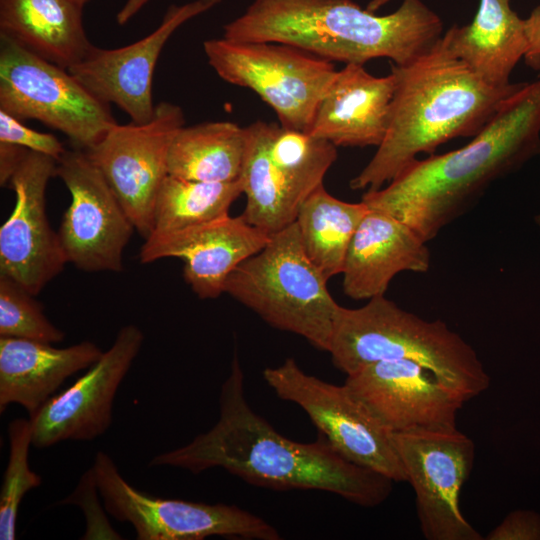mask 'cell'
Returning a JSON list of instances; mask_svg holds the SVG:
<instances>
[{
    "instance_id": "obj_30",
    "label": "cell",
    "mask_w": 540,
    "mask_h": 540,
    "mask_svg": "<svg viewBox=\"0 0 540 540\" xmlns=\"http://www.w3.org/2000/svg\"><path fill=\"white\" fill-rule=\"evenodd\" d=\"M0 142L14 144L47 155L57 161L67 150L55 135L31 129L21 120L1 109Z\"/></svg>"
},
{
    "instance_id": "obj_17",
    "label": "cell",
    "mask_w": 540,
    "mask_h": 540,
    "mask_svg": "<svg viewBox=\"0 0 540 540\" xmlns=\"http://www.w3.org/2000/svg\"><path fill=\"white\" fill-rule=\"evenodd\" d=\"M350 392L392 433L450 430L465 401L429 369L384 360L347 375Z\"/></svg>"
},
{
    "instance_id": "obj_19",
    "label": "cell",
    "mask_w": 540,
    "mask_h": 540,
    "mask_svg": "<svg viewBox=\"0 0 540 540\" xmlns=\"http://www.w3.org/2000/svg\"><path fill=\"white\" fill-rule=\"evenodd\" d=\"M270 236L242 215L228 214L182 230L149 235L139 251V260L183 259L186 283L199 298L212 299L225 293L229 275L260 251Z\"/></svg>"
},
{
    "instance_id": "obj_6",
    "label": "cell",
    "mask_w": 540,
    "mask_h": 540,
    "mask_svg": "<svg viewBox=\"0 0 540 540\" xmlns=\"http://www.w3.org/2000/svg\"><path fill=\"white\" fill-rule=\"evenodd\" d=\"M225 293L272 327L328 351L340 305L306 255L295 221L272 234L260 251L234 269Z\"/></svg>"
},
{
    "instance_id": "obj_7",
    "label": "cell",
    "mask_w": 540,
    "mask_h": 540,
    "mask_svg": "<svg viewBox=\"0 0 540 540\" xmlns=\"http://www.w3.org/2000/svg\"><path fill=\"white\" fill-rule=\"evenodd\" d=\"M241 181L246 206L241 214L272 235L297 217L337 158L336 146L309 132L257 121L246 127Z\"/></svg>"
},
{
    "instance_id": "obj_36",
    "label": "cell",
    "mask_w": 540,
    "mask_h": 540,
    "mask_svg": "<svg viewBox=\"0 0 540 540\" xmlns=\"http://www.w3.org/2000/svg\"><path fill=\"white\" fill-rule=\"evenodd\" d=\"M74 3H76L77 5H79L80 7H84V5L89 1V0H72Z\"/></svg>"
},
{
    "instance_id": "obj_20",
    "label": "cell",
    "mask_w": 540,
    "mask_h": 540,
    "mask_svg": "<svg viewBox=\"0 0 540 540\" xmlns=\"http://www.w3.org/2000/svg\"><path fill=\"white\" fill-rule=\"evenodd\" d=\"M396 77H376L363 65L345 64L322 98L309 133L337 146L378 147L391 117Z\"/></svg>"
},
{
    "instance_id": "obj_31",
    "label": "cell",
    "mask_w": 540,
    "mask_h": 540,
    "mask_svg": "<svg viewBox=\"0 0 540 540\" xmlns=\"http://www.w3.org/2000/svg\"><path fill=\"white\" fill-rule=\"evenodd\" d=\"M483 539L540 540V514L527 510L510 512Z\"/></svg>"
},
{
    "instance_id": "obj_3",
    "label": "cell",
    "mask_w": 540,
    "mask_h": 540,
    "mask_svg": "<svg viewBox=\"0 0 540 540\" xmlns=\"http://www.w3.org/2000/svg\"><path fill=\"white\" fill-rule=\"evenodd\" d=\"M396 90L386 136L350 181L353 190H377L403 172L421 153L457 137H474L502 103L525 83L490 86L456 58L442 37L417 60L391 65Z\"/></svg>"
},
{
    "instance_id": "obj_25",
    "label": "cell",
    "mask_w": 540,
    "mask_h": 540,
    "mask_svg": "<svg viewBox=\"0 0 540 540\" xmlns=\"http://www.w3.org/2000/svg\"><path fill=\"white\" fill-rule=\"evenodd\" d=\"M247 148L246 127L229 121L183 126L168 153L169 175L201 182L240 179Z\"/></svg>"
},
{
    "instance_id": "obj_34",
    "label": "cell",
    "mask_w": 540,
    "mask_h": 540,
    "mask_svg": "<svg viewBox=\"0 0 540 540\" xmlns=\"http://www.w3.org/2000/svg\"><path fill=\"white\" fill-rule=\"evenodd\" d=\"M149 0H127L116 15L119 25H124L132 19Z\"/></svg>"
},
{
    "instance_id": "obj_24",
    "label": "cell",
    "mask_w": 540,
    "mask_h": 540,
    "mask_svg": "<svg viewBox=\"0 0 540 540\" xmlns=\"http://www.w3.org/2000/svg\"><path fill=\"white\" fill-rule=\"evenodd\" d=\"M82 9L72 0H0V33L68 70L95 47Z\"/></svg>"
},
{
    "instance_id": "obj_23",
    "label": "cell",
    "mask_w": 540,
    "mask_h": 540,
    "mask_svg": "<svg viewBox=\"0 0 540 540\" xmlns=\"http://www.w3.org/2000/svg\"><path fill=\"white\" fill-rule=\"evenodd\" d=\"M442 40L447 49L490 86L511 84L510 76L528 51L524 19L510 0H480L468 25L452 26Z\"/></svg>"
},
{
    "instance_id": "obj_21",
    "label": "cell",
    "mask_w": 540,
    "mask_h": 540,
    "mask_svg": "<svg viewBox=\"0 0 540 540\" xmlns=\"http://www.w3.org/2000/svg\"><path fill=\"white\" fill-rule=\"evenodd\" d=\"M426 243L404 222L369 208L346 253L344 293L356 300L371 299L384 295L400 272H427L430 251Z\"/></svg>"
},
{
    "instance_id": "obj_32",
    "label": "cell",
    "mask_w": 540,
    "mask_h": 540,
    "mask_svg": "<svg viewBox=\"0 0 540 540\" xmlns=\"http://www.w3.org/2000/svg\"><path fill=\"white\" fill-rule=\"evenodd\" d=\"M528 40V51L524 56L526 63L533 69H540V5L524 19Z\"/></svg>"
},
{
    "instance_id": "obj_37",
    "label": "cell",
    "mask_w": 540,
    "mask_h": 540,
    "mask_svg": "<svg viewBox=\"0 0 540 540\" xmlns=\"http://www.w3.org/2000/svg\"><path fill=\"white\" fill-rule=\"evenodd\" d=\"M535 222L540 227V213L535 217Z\"/></svg>"
},
{
    "instance_id": "obj_35",
    "label": "cell",
    "mask_w": 540,
    "mask_h": 540,
    "mask_svg": "<svg viewBox=\"0 0 540 540\" xmlns=\"http://www.w3.org/2000/svg\"><path fill=\"white\" fill-rule=\"evenodd\" d=\"M390 0H372L366 9H368L369 11H372V12H375L376 10H378L379 8H381L383 5H385L387 2H389Z\"/></svg>"
},
{
    "instance_id": "obj_14",
    "label": "cell",
    "mask_w": 540,
    "mask_h": 540,
    "mask_svg": "<svg viewBox=\"0 0 540 540\" xmlns=\"http://www.w3.org/2000/svg\"><path fill=\"white\" fill-rule=\"evenodd\" d=\"M71 195L57 231L67 263L85 272H120L123 253L136 230L86 151L67 149L57 161Z\"/></svg>"
},
{
    "instance_id": "obj_10",
    "label": "cell",
    "mask_w": 540,
    "mask_h": 540,
    "mask_svg": "<svg viewBox=\"0 0 540 540\" xmlns=\"http://www.w3.org/2000/svg\"><path fill=\"white\" fill-rule=\"evenodd\" d=\"M106 511L130 523L138 540H203L210 536L279 540L278 530L236 505L208 504L152 496L137 490L106 453L91 468Z\"/></svg>"
},
{
    "instance_id": "obj_2",
    "label": "cell",
    "mask_w": 540,
    "mask_h": 540,
    "mask_svg": "<svg viewBox=\"0 0 540 540\" xmlns=\"http://www.w3.org/2000/svg\"><path fill=\"white\" fill-rule=\"evenodd\" d=\"M540 153V79L508 97L465 146L416 159L362 202L410 226L425 242L464 214L495 180Z\"/></svg>"
},
{
    "instance_id": "obj_1",
    "label": "cell",
    "mask_w": 540,
    "mask_h": 540,
    "mask_svg": "<svg viewBox=\"0 0 540 540\" xmlns=\"http://www.w3.org/2000/svg\"><path fill=\"white\" fill-rule=\"evenodd\" d=\"M149 466L198 474L221 467L244 481L275 490H321L363 506L382 504L393 481L339 454L319 433L301 443L281 435L249 406L237 354L221 385L219 418L187 445L158 454Z\"/></svg>"
},
{
    "instance_id": "obj_18",
    "label": "cell",
    "mask_w": 540,
    "mask_h": 540,
    "mask_svg": "<svg viewBox=\"0 0 540 540\" xmlns=\"http://www.w3.org/2000/svg\"><path fill=\"white\" fill-rule=\"evenodd\" d=\"M220 1L193 0L171 5L161 24L149 35L116 49L94 47L84 60L68 71L98 99L117 105L133 122L145 123L154 113L152 79L166 42L182 24Z\"/></svg>"
},
{
    "instance_id": "obj_26",
    "label": "cell",
    "mask_w": 540,
    "mask_h": 540,
    "mask_svg": "<svg viewBox=\"0 0 540 540\" xmlns=\"http://www.w3.org/2000/svg\"><path fill=\"white\" fill-rule=\"evenodd\" d=\"M362 201L337 199L324 185L302 203L296 224L306 255L328 280L342 273L351 239L368 211Z\"/></svg>"
},
{
    "instance_id": "obj_4",
    "label": "cell",
    "mask_w": 540,
    "mask_h": 540,
    "mask_svg": "<svg viewBox=\"0 0 540 540\" xmlns=\"http://www.w3.org/2000/svg\"><path fill=\"white\" fill-rule=\"evenodd\" d=\"M442 30L440 17L421 0H403L388 15L352 0H253L224 26L223 38L281 43L331 62L364 65L387 58L403 66L430 51Z\"/></svg>"
},
{
    "instance_id": "obj_15",
    "label": "cell",
    "mask_w": 540,
    "mask_h": 540,
    "mask_svg": "<svg viewBox=\"0 0 540 540\" xmlns=\"http://www.w3.org/2000/svg\"><path fill=\"white\" fill-rule=\"evenodd\" d=\"M56 170L57 160L28 151L8 183L15 205L0 228V274L34 296L67 263L46 213V189Z\"/></svg>"
},
{
    "instance_id": "obj_29",
    "label": "cell",
    "mask_w": 540,
    "mask_h": 540,
    "mask_svg": "<svg viewBox=\"0 0 540 540\" xmlns=\"http://www.w3.org/2000/svg\"><path fill=\"white\" fill-rule=\"evenodd\" d=\"M34 295L0 274V337L58 343L65 333L52 324Z\"/></svg>"
},
{
    "instance_id": "obj_13",
    "label": "cell",
    "mask_w": 540,
    "mask_h": 540,
    "mask_svg": "<svg viewBox=\"0 0 540 540\" xmlns=\"http://www.w3.org/2000/svg\"><path fill=\"white\" fill-rule=\"evenodd\" d=\"M393 439L415 493L423 536L428 540H482L459 507L460 491L474 464L472 439L457 428L393 433Z\"/></svg>"
},
{
    "instance_id": "obj_8",
    "label": "cell",
    "mask_w": 540,
    "mask_h": 540,
    "mask_svg": "<svg viewBox=\"0 0 540 540\" xmlns=\"http://www.w3.org/2000/svg\"><path fill=\"white\" fill-rule=\"evenodd\" d=\"M0 109L34 119L88 150L115 125L110 104L93 95L67 69L0 33Z\"/></svg>"
},
{
    "instance_id": "obj_22",
    "label": "cell",
    "mask_w": 540,
    "mask_h": 540,
    "mask_svg": "<svg viewBox=\"0 0 540 540\" xmlns=\"http://www.w3.org/2000/svg\"><path fill=\"white\" fill-rule=\"evenodd\" d=\"M102 353L91 341L57 348L51 343L0 337V412L18 404L33 415L67 378L88 369Z\"/></svg>"
},
{
    "instance_id": "obj_28",
    "label": "cell",
    "mask_w": 540,
    "mask_h": 540,
    "mask_svg": "<svg viewBox=\"0 0 540 540\" xmlns=\"http://www.w3.org/2000/svg\"><path fill=\"white\" fill-rule=\"evenodd\" d=\"M9 457L0 491V539L14 540L16 520L24 496L40 486L42 478L29 466L32 430L29 419L16 418L8 425Z\"/></svg>"
},
{
    "instance_id": "obj_16",
    "label": "cell",
    "mask_w": 540,
    "mask_h": 540,
    "mask_svg": "<svg viewBox=\"0 0 540 540\" xmlns=\"http://www.w3.org/2000/svg\"><path fill=\"white\" fill-rule=\"evenodd\" d=\"M143 341L138 326L121 327L110 348L81 377L29 416L32 446L43 449L63 441H91L104 434L112 422L118 388Z\"/></svg>"
},
{
    "instance_id": "obj_9",
    "label": "cell",
    "mask_w": 540,
    "mask_h": 540,
    "mask_svg": "<svg viewBox=\"0 0 540 540\" xmlns=\"http://www.w3.org/2000/svg\"><path fill=\"white\" fill-rule=\"evenodd\" d=\"M210 66L226 82L255 92L284 127L308 132L332 83L334 64L304 50L274 42L203 43Z\"/></svg>"
},
{
    "instance_id": "obj_12",
    "label": "cell",
    "mask_w": 540,
    "mask_h": 540,
    "mask_svg": "<svg viewBox=\"0 0 540 540\" xmlns=\"http://www.w3.org/2000/svg\"><path fill=\"white\" fill-rule=\"evenodd\" d=\"M184 125L182 108L162 101L149 121L116 123L85 150L144 239L152 231L155 200L169 174L170 145Z\"/></svg>"
},
{
    "instance_id": "obj_5",
    "label": "cell",
    "mask_w": 540,
    "mask_h": 540,
    "mask_svg": "<svg viewBox=\"0 0 540 540\" xmlns=\"http://www.w3.org/2000/svg\"><path fill=\"white\" fill-rule=\"evenodd\" d=\"M346 375L384 360H411L436 375L465 402L488 389L476 351L443 321L425 320L384 295L362 307L339 306L328 351Z\"/></svg>"
},
{
    "instance_id": "obj_27",
    "label": "cell",
    "mask_w": 540,
    "mask_h": 540,
    "mask_svg": "<svg viewBox=\"0 0 540 540\" xmlns=\"http://www.w3.org/2000/svg\"><path fill=\"white\" fill-rule=\"evenodd\" d=\"M242 193L241 179L213 183L168 174L155 200L150 235L178 231L226 216Z\"/></svg>"
},
{
    "instance_id": "obj_11",
    "label": "cell",
    "mask_w": 540,
    "mask_h": 540,
    "mask_svg": "<svg viewBox=\"0 0 540 540\" xmlns=\"http://www.w3.org/2000/svg\"><path fill=\"white\" fill-rule=\"evenodd\" d=\"M275 394L300 406L332 447L347 460L393 482H407L393 433L347 388L305 373L294 358L263 370Z\"/></svg>"
},
{
    "instance_id": "obj_33",
    "label": "cell",
    "mask_w": 540,
    "mask_h": 540,
    "mask_svg": "<svg viewBox=\"0 0 540 540\" xmlns=\"http://www.w3.org/2000/svg\"><path fill=\"white\" fill-rule=\"evenodd\" d=\"M23 147L0 142V184L8 185L13 173L28 153Z\"/></svg>"
}]
</instances>
